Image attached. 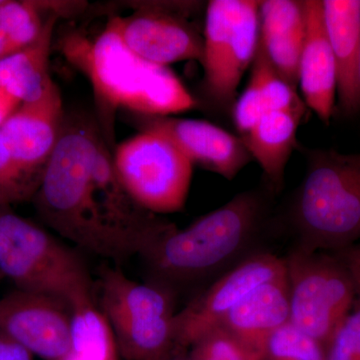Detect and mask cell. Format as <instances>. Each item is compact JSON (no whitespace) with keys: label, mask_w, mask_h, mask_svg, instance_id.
<instances>
[{"label":"cell","mask_w":360,"mask_h":360,"mask_svg":"<svg viewBox=\"0 0 360 360\" xmlns=\"http://www.w3.org/2000/svg\"><path fill=\"white\" fill-rule=\"evenodd\" d=\"M63 97L56 82H49L37 101L22 103L0 127L11 155L33 194L63 131Z\"/></svg>","instance_id":"obj_11"},{"label":"cell","mask_w":360,"mask_h":360,"mask_svg":"<svg viewBox=\"0 0 360 360\" xmlns=\"http://www.w3.org/2000/svg\"><path fill=\"white\" fill-rule=\"evenodd\" d=\"M0 360H32V352L18 341L0 333Z\"/></svg>","instance_id":"obj_30"},{"label":"cell","mask_w":360,"mask_h":360,"mask_svg":"<svg viewBox=\"0 0 360 360\" xmlns=\"http://www.w3.org/2000/svg\"><path fill=\"white\" fill-rule=\"evenodd\" d=\"M333 252L340 258V262L347 269L356 293L355 300H360V243Z\"/></svg>","instance_id":"obj_29"},{"label":"cell","mask_w":360,"mask_h":360,"mask_svg":"<svg viewBox=\"0 0 360 360\" xmlns=\"http://www.w3.org/2000/svg\"><path fill=\"white\" fill-rule=\"evenodd\" d=\"M72 310L56 296L16 290L0 298V333L46 360L70 354Z\"/></svg>","instance_id":"obj_10"},{"label":"cell","mask_w":360,"mask_h":360,"mask_svg":"<svg viewBox=\"0 0 360 360\" xmlns=\"http://www.w3.org/2000/svg\"><path fill=\"white\" fill-rule=\"evenodd\" d=\"M302 113L267 111L240 139L251 158L259 163L272 193L283 188L284 172L296 148V135Z\"/></svg>","instance_id":"obj_19"},{"label":"cell","mask_w":360,"mask_h":360,"mask_svg":"<svg viewBox=\"0 0 360 360\" xmlns=\"http://www.w3.org/2000/svg\"><path fill=\"white\" fill-rule=\"evenodd\" d=\"M324 28L336 68V101L345 116L360 111V0H323Z\"/></svg>","instance_id":"obj_16"},{"label":"cell","mask_w":360,"mask_h":360,"mask_svg":"<svg viewBox=\"0 0 360 360\" xmlns=\"http://www.w3.org/2000/svg\"><path fill=\"white\" fill-rule=\"evenodd\" d=\"M37 1L4 0L0 4V28L16 52L30 46L41 34L45 20Z\"/></svg>","instance_id":"obj_23"},{"label":"cell","mask_w":360,"mask_h":360,"mask_svg":"<svg viewBox=\"0 0 360 360\" xmlns=\"http://www.w3.org/2000/svg\"><path fill=\"white\" fill-rule=\"evenodd\" d=\"M203 89L217 110H231L259 41V1L212 0L206 9Z\"/></svg>","instance_id":"obj_6"},{"label":"cell","mask_w":360,"mask_h":360,"mask_svg":"<svg viewBox=\"0 0 360 360\" xmlns=\"http://www.w3.org/2000/svg\"><path fill=\"white\" fill-rule=\"evenodd\" d=\"M285 274L284 257L262 250L215 278L203 292L175 314V340L179 352L219 328L251 290Z\"/></svg>","instance_id":"obj_9"},{"label":"cell","mask_w":360,"mask_h":360,"mask_svg":"<svg viewBox=\"0 0 360 360\" xmlns=\"http://www.w3.org/2000/svg\"><path fill=\"white\" fill-rule=\"evenodd\" d=\"M110 22L132 51L156 65L200 61L202 56V37L165 6L137 11L127 18L117 16Z\"/></svg>","instance_id":"obj_12"},{"label":"cell","mask_w":360,"mask_h":360,"mask_svg":"<svg viewBox=\"0 0 360 360\" xmlns=\"http://www.w3.org/2000/svg\"><path fill=\"white\" fill-rule=\"evenodd\" d=\"M32 194L13 160L6 137L0 130V205L25 200Z\"/></svg>","instance_id":"obj_27"},{"label":"cell","mask_w":360,"mask_h":360,"mask_svg":"<svg viewBox=\"0 0 360 360\" xmlns=\"http://www.w3.org/2000/svg\"><path fill=\"white\" fill-rule=\"evenodd\" d=\"M359 90H360V59H359Z\"/></svg>","instance_id":"obj_34"},{"label":"cell","mask_w":360,"mask_h":360,"mask_svg":"<svg viewBox=\"0 0 360 360\" xmlns=\"http://www.w3.org/2000/svg\"><path fill=\"white\" fill-rule=\"evenodd\" d=\"M71 310V348L63 360H120L115 333L94 298L75 303Z\"/></svg>","instance_id":"obj_21"},{"label":"cell","mask_w":360,"mask_h":360,"mask_svg":"<svg viewBox=\"0 0 360 360\" xmlns=\"http://www.w3.org/2000/svg\"><path fill=\"white\" fill-rule=\"evenodd\" d=\"M143 130L174 142L194 165L232 180L252 158L240 137L205 120L146 116Z\"/></svg>","instance_id":"obj_13"},{"label":"cell","mask_w":360,"mask_h":360,"mask_svg":"<svg viewBox=\"0 0 360 360\" xmlns=\"http://www.w3.org/2000/svg\"><path fill=\"white\" fill-rule=\"evenodd\" d=\"M264 360H326V349L321 341L290 321L267 340Z\"/></svg>","instance_id":"obj_24"},{"label":"cell","mask_w":360,"mask_h":360,"mask_svg":"<svg viewBox=\"0 0 360 360\" xmlns=\"http://www.w3.org/2000/svg\"><path fill=\"white\" fill-rule=\"evenodd\" d=\"M290 321L286 274L260 284L229 311L219 328L262 350L274 331Z\"/></svg>","instance_id":"obj_17"},{"label":"cell","mask_w":360,"mask_h":360,"mask_svg":"<svg viewBox=\"0 0 360 360\" xmlns=\"http://www.w3.org/2000/svg\"><path fill=\"white\" fill-rule=\"evenodd\" d=\"M2 277H4V274H2L1 272H0V281H1Z\"/></svg>","instance_id":"obj_35"},{"label":"cell","mask_w":360,"mask_h":360,"mask_svg":"<svg viewBox=\"0 0 360 360\" xmlns=\"http://www.w3.org/2000/svg\"><path fill=\"white\" fill-rule=\"evenodd\" d=\"M284 262L290 322L326 347L354 307L356 293L352 277L330 251L292 248Z\"/></svg>","instance_id":"obj_7"},{"label":"cell","mask_w":360,"mask_h":360,"mask_svg":"<svg viewBox=\"0 0 360 360\" xmlns=\"http://www.w3.org/2000/svg\"><path fill=\"white\" fill-rule=\"evenodd\" d=\"M15 52L6 33L0 28V60L15 53Z\"/></svg>","instance_id":"obj_32"},{"label":"cell","mask_w":360,"mask_h":360,"mask_svg":"<svg viewBox=\"0 0 360 360\" xmlns=\"http://www.w3.org/2000/svg\"><path fill=\"white\" fill-rule=\"evenodd\" d=\"M231 112L234 125L240 134V137L248 134L267 112L259 82L252 71L248 84L236 99Z\"/></svg>","instance_id":"obj_28"},{"label":"cell","mask_w":360,"mask_h":360,"mask_svg":"<svg viewBox=\"0 0 360 360\" xmlns=\"http://www.w3.org/2000/svg\"><path fill=\"white\" fill-rule=\"evenodd\" d=\"M113 165L127 193L148 212H176L186 205L194 165L163 135L142 130L123 141Z\"/></svg>","instance_id":"obj_8"},{"label":"cell","mask_w":360,"mask_h":360,"mask_svg":"<svg viewBox=\"0 0 360 360\" xmlns=\"http://www.w3.org/2000/svg\"><path fill=\"white\" fill-rule=\"evenodd\" d=\"M58 20V15L49 14L37 41L0 60V89L21 104L39 99L51 80L49 56Z\"/></svg>","instance_id":"obj_20"},{"label":"cell","mask_w":360,"mask_h":360,"mask_svg":"<svg viewBox=\"0 0 360 360\" xmlns=\"http://www.w3.org/2000/svg\"><path fill=\"white\" fill-rule=\"evenodd\" d=\"M61 49L110 110L123 108L144 116H172L198 105L174 71L137 56L110 21L94 39L79 32L66 35Z\"/></svg>","instance_id":"obj_2"},{"label":"cell","mask_w":360,"mask_h":360,"mask_svg":"<svg viewBox=\"0 0 360 360\" xmlns=\"http://www.w3.org/2000/svg\"><path fill=\"white\" fill-rule=\"evenodd\" d=\"M305 32L298 68V85L307 108L329 124L335 110L336 68L321 0H305Z\"/></svg>","instance_id":"obj_15"},{"label":"cell","mask_w":360,"mask_h":360,"mask_svg":"<svg viewBox=\"0 0 360 360\" xmlns=\"http://www.w3.org/2000/svg\"><path fill=\"white\" fill-rule=\"evenodd\" d=\"M191 349V360H264V352L246 345L221 328L202 336Z\"/></svg>","instance_id":"obj_25"},{"label":"cell","mask_w":360,"mask_h":360,"mask_svg":"<svg viewBox=\"0 0 360 360\" xmlns=\"http://www.w3.org/2000/svg\"><path fill=\"white\" fill-rule=\"evenodd\" d=\"M20 101L0 89V127L18 110Z\"/></svg>","instance_id":"obj_31"},{"label":"cell","mask_w":360,"mask_h":360,"mask_svg":"<svg viewBox=\"0 0 360 360\" xmlns=\"http://www.w3.org/2000/svg\"><path fill=\"white\" fill-rule=\"evenodd\" d=\"M0 272L18 290L56 296L72 307L92 297L84 264L37 225L0 213Z\"/></svg>","instance_id":"obj_5"},{"label":"cell","mask_w":360,"mask_h":360,"mask_svg":"<svg viewBox=\"0 0 360 360\" xmlns=\"http://www.w3.org/2000/svg\"><path fill=\"white\" fill-rule=\"evenodd\" d=\"M271 191L251 189L184 229L170 224L142 251L160 285L219 277L255 255L271 222Z\"/></svg>","instance_id":"obj_1"},{"label":"cell","mask_w":360,"mask_h":360,"mask_svg":"<svg viewBox=\"0 0 360 360\" xmlns=\"http://www.w3.org/2000/svg\"><path fill=\"white\" fill-rule=\"evenodd\" d=\"M304 32V1H259L260 44L277 72L295 87Z\"/></svg>","instance_id":"obj_18"},{"label":"cell","mask_w":360,"mask_h":360,"mask_svg":"<svg viewBox=\"0 0 360 360\" xmlns=\"http://www.w3.org/2000/svg\"><path fill=\"white\" fill-rule=\"evenodd\" d=\"M326 349V360H360V300H355Z\"/></svg>","instance_id":"obj_26"},{"label":"cell","mask_w":360,"mask_h":360,"mask_svg":"<svg viewBox=\"0 0 360 360\" xmlns=\"http://www.w3.org/2000/svg\"><path fill=\"white\" fill-rule=\"evenodd\" d=\"M251 71L257 75L259 82L266 111H286L305 115L307 106L302 97L298 96L296 87L277 72L259 41Z\"/></svg>","instance_id":"obj_22"},{"label":"cell","mask_w":360,"mask_h":360,"mask_svg":"<svg viewBox=\"0 0 360 360\" xmlns=\"http://www.w3.org/2000/svg\"><path fill=\"white\" fill-rule=\"evenodd\" d=\"M2 2H4V0H0V4H1Z\"/></svg>","instance_id":"obj_36"},{"label":"cell","mask_w":360,"mask_h":360,"mask_svg":"<svg viewBox=\"0 0 360 360\" xmlns=\"http://www.w3.org/2000/svg\"><path fill=\"white\" fill-rule=\"evenodd\" d=\"M167 360H191L188 357L181 356V355H177V356L172 357V359Z\"/></svg>","instance_id":"obj_33"},{"label":"cell","mask_w":360,"mask_h":360,"mask_svg":"<svg viewBox=\"0 0 360 360\" xmlns=\"http://www.w3.org/2000/svg\"><path fill=\"white\" fill-rule=\"evenodd\" d=\"M113 333H139L174 319V292L160 284L139 283L120 269L101 276V309Z\"/></svg>","instance_id":"obj_14"},{"label":"cell","mask_w":360,"mask_h":360,"mask_svg":"<svg viewBox=\"0 0 360 360\" xmlns=\"http://www.w3.org/2000/svg\"><path fill=\"white\" fill-rule=\"evenodd\" d=\"M98 134L89 123L65 120L35 193V206L44 221L63 238L94 255L118 258L122 252L92 203L91 158Z\"/></svg>","instance_id":"obj_4"},{"label":"cell","mask_w":360,"mask_h":360,"mask_svg":"<svg viewBox=\"0 0 360 360\" xmlns=\"http://www.w3.org/2000/svg\"><path fill=\"white\" fill-rule=\"evenodd\" d=\"M307 165L288 210L293 248L333 252L360 243V153L309 149Z\"/></svg>","instance_id":"obj_3"}]
</instances>
